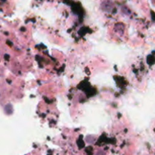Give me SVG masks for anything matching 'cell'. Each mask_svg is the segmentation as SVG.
Returning a JSON list of instances; mask_svg holds the SVG:
<instances>
[{
  "instance_id": "1",
  "label": "cell",
  "mask_w": 155,
  "mask_h": 155,
  "mask_svg": "<svg viewBox=\"0 0 155 155\" xmlns=\"http://www.w3.org/2000/svg\"><path fill=\"white\" fill-rule=\"evenodd\" d=\"M97 155H104V153H98Z\"/></svg>"
}]
</instances>
